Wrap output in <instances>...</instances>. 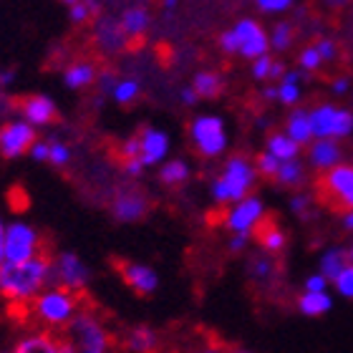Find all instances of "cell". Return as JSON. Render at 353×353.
Returning a JSON list of instances; mask_svg holds the SVG:
<instances>
[{"label":"cell","mask_w":353,"mask_h":353,"mask_svg":"<svg viewBox=\"0 0 353 353\" xmlns=\"http://www.w3.org/2000/svg\"><path fill=\"white\" fill-rule=\"evenodd\" d=\"M48 285H51V252L23 263H6V260L0 263V303L6 308V316L18 318L21 323L30 301Z\"/></svg>","instance_id":"6da1fadb"},{"label":"cell","mask_w":353,"mask_h":353,"mask_svg":"<svg viewBox=\"0 0 353 353\" xmlns=\"http://www.w3.org/2000/svg\"><path fill=\"white\" fill-rule=\"evenodd\" d=\"M83 301H86V293H74L61 285H48L30 301L23 323L51 333H63V328L81 310Z\"/></svg>","instance_id":"7a4b0ae2"},{"label":"cell","mask_w":353,"mask_h":353,"mask_svg":"<svg viewBox=\"0 0 353 353\" xmlns=\"http://www.w3.org/2000/svg\"><path fill=\"white\" fill-rule=\"evenodd\" d=\"M63 336L74 343L79 353H111L114 348V336L106 325V318L88 301H83L81 310L63 328Z\"/></svg>","instance_id":"3957f363"},{"label":"cell","mask_w":353,"mask_h":353,"mask_svg":"<svg viewBox=\"0 0 353 353\" xmlns=\"http://www.w3.org/2000/svg\"><path fill=\"white\" fill-rule=\"evenodd\" d=\"M258 182V170L248 157L237 154L230 157L225 167H222L220 176L212 182V199L217 205H232L237 199L248 197Z\"/></svg>","instance_id":"277c9868"},{"label":"cell","mask_w":353,"mask_h":353,"mask_svg":"<svg viewBox=\"0 0 353 353\" xmlns=\"http://www.w3.org/2000/svg\"><path fill=\"white\" fill-rule=\"evenodd\" d=\"M313 190V199H318L325 210L336 214L353 212V164H336L331 170L318 172Z\"/></svg>","instance_id":"5b68a950"},{"label":"cell","mask_w":353,"mask_h":353,"mask_svg":"<svg viewBox=\"0 0 353 353\" xmlns=\"http://www.w3.org/2000/svg\"><path fill=\"white\" fill-rule=\"evenodd\" d=\"M43 252H48V245L33 225L21 220L6 225V245H3L6 263H23V260L38 258Z\"/></svg>","instance_id":"8992f818"},{"label":"cell","mask_w":353,"mask_h":353,"mask_svg":"<svg viewBox=\"0 0 353 353\" xmlns=\"http://www.w3.org/2000/svg\"><path fill=\"white\" fill-rule=\"evenodd\" d=\"M190 139L192 147L199 157L214 159L228 149V129L225 121L214 114H202L190 124Z\"/></svg>","instance_id":"52a82bcc"},{"label":"cell","mask_w":353,"mask_h":353,"mask_svg":"<svg viewBox=\"0 0 353 353\" xmlns=\"http://www.w3.org/2000/svg\"><path fill=\"white\" fill-rule=\"evenodd\" d=\"M91 270L76 252H51V285H61L74 293H86Z\"/></svg>","instance_id":"ba28073f"},{"label":"cell","mask_w":353,"mask_h":353,"mask_svg":"<svg viewBox=\"0 0 353 353\" xmlns=\"http://www.w3.org/2000/svg\"><path fill=\"white\" fill-rule=\"evenodd\" d=\"M310 126L316 139H346L353 134V114L333 103H321L310 109Z\"/></svg>","instance_id":"9c48e42d"},{"label":"cell","mask_w":353,"mask_h":353,"mask_svg":"<svg viewBox=\"0 0 353 353\" xmlns=\"http://www.w3.org/2000/svg\"><path fill=\"white\" fill-rule=\"evenodd\" d=\"M36 139V126H30L26 119H6L0 124V157L3 159H21L28 154Z\"/></svg>","instance_id":"30bf717a"},{"label":"cell","mask_w":353,"mask_h":353,"mask_svg":"<svg viewBox=\"0 0 353 353\" xmlns=\"http://www.w3.org/2000/svg\"><path fill=\"white\" fill-rule=\"evenodd\" d=\"M265 205L258 197H248L237 199L228 210H222V225L232 232V235H252V230L258 228V222L265 217Z\"/></svg>","instance_id":"8fae6325"},{"label":"cell","mask_w":353,"mask_h":353,"mask_svg":"<svg viewBox=\"0 0 353 353\" xmlns=\"http://www.w3.org/2000/svg\"><path fill=\"white\" fill-rule=\"evenodd\" d=\"M232 33H235V41H237V53H240L243 59L255 61L270 51L268 30H265L258 21H252V18L237 21L235 26H232Z\"/></svg>","instance_id":"7c38bea8"},{"label":"cell","mask_w":353,"mask_h":353,"mask_svg":"<svg viewBox=\"0 0 353 353\" xmlns=\"http://www.w3.org/2000/svg\"><path fill=\"white\" fill-rule=\"evenodd\" d=\"M114 270H117L119 278L124 280L126 285L132 288L137 295H141V298L152 295L157 288H159V275H157L149 265H141V263H134V260L119 258V260H114Z\"/></svg>","instance_id":"4fadbf2b"},{"label":"cell","mask_w":353,"mask_h":353,"mask_svg":"<svg viewBox=\"0 0 353 353\" xmlns=\"http://www.w3.org/2000/svg\"><path fill=\"white\" fill-rule=\"evenodd\" d=\"M15 109H18V117L26 119L30 126H51L56 119H59V106L53 101L51 96L46 94H30L26 99L15 103Z\"/></svg>","instance_id":"5bb4252c"},{"label":"cell","mask_w":353,"mask_h":353,"mask_svg":"<svg viewBox=\"0 0 353 353\" xmlns=\"http://www.w3.org/2000/svg\"><path fill=\"white\" fill-rule=\"evenodd\" d=\"M137 137L139 144V162L144 167H157L164 162V157L170 154V134L157 129V126H141Z\"/></svg>","instance_id":"9a60e30c"},{"label":"cell","mask_w":353,"mask_h":353,"mask_svg":"<svg viewBox=\"0 0 353 353\" xmlns=\"http://www.w3.org/2000/svg\"><path fill=\"white\" fill-rule=\"evenodd\" d=\"M149 212V197L137 187L119 190L114 202H111V214L119 222H139Z\"/></svg>","instance_id":"2e32d148"},{"label":"cell","mask_w":353,"mask_h":353,"mask_svg":"<svg viewBox=\"0 0 353 353\" xmlns=\"http://www.w3.org/2000/svg\"><path fill=\"white\" fill-rule=\"evenodd\" d=\"M10 353H56L59 348V333L43 331L36 325H26V331L13 341Z\"/></svg>","instance_id":"e0dca14e"},{"label":"cell","mask_w":353,"mask_h":353,"mask_svg":"<svg viewBox=\"0 0 353 353\" xmlns=\"http://www.w3.org/2000/svg\"><path fill=\"white\" fill-rule=\"evenodd\" d=\"M250 237H255V240H258L260 250L268 252V255H280V252L285 250V245H288L285 230L280 228L270 214H265L263 220L258 222V228L252 230Z\"/></svg>","instance_id":"ac0fdd59"},{"label":"cell","mask_w":353,"mask_h":353,"mask_svg":"<svg viewBox=\"0 0 353 353\" xmlns=\"http://www.w3.org/2000/svg\"><path fill=\"white\" fill-rule=\"evenodd\" d=\"M341 159H343V152L336 139H313L308 144V164L313 170L325 172L341 164Z\"/></svg>","instance_id":"d6986e66"},{"label":"cell","mask_w":353,"mask_h":353,"mask_svg":"<svg viewBox=\"0 0 353 353\" xmlns=\"http://www.w3.org/2000/svg\"><path fill=\"white\" fill-rule=\"evenodd\" d=\"M121 348L126 353H157L159 351V336L149 325H134L124 333Z\"/></svg>","instance_id":"ffe728a7"},{"label":"cell","mask_w":353,"mask_h":353,"mask_svg":"<svg viewBox=\"0 0 353 353\" xmlns=\"http://www.w3.org/2000/svg\"><path fill=\"white\" fill-rule=\"evenodd\" d=\"M278 255H268L260 252L255 258H250L248 263V275L252 280H258L260 285H275L278 283Z\"/></svg>","instance_id":"44dd1931"},{"label":"cell","mask_w":353,"mask_h":353,"mask_svg":"<svg viewBox=\"0 0 353 353\" xmlns=\"http://www.w3.org/2000/svg\"><path fill=\"white\" fill-rule=\"evenodd\" d=\"M99 79V71L91 61H74L71 66H66L63 71V83L74 91H81V88L91 86V83Z\"/></svg>","instance_id":"7402d4cb"},{"label":"cell","mask_w":353,"mask_h":353,"mask_svg":"<svg viewBox=\"0 0 353 353\" xmlns=\"http://www.w3.org/2000/svg\"><path fill=\"white\" fill-rule=\"evenodd\" d=\"M285 134L295 144H310L316 139L313 137V126H310V111L308 109H295L285 121Z\"/></svg>","instance_id":"603a6c76"},{"label":"cell","mask_w":353,"mask_h":353,"mask_svg":"<svg viewBox=\"0 0 353 353\" xmlns=\"http://www.w3.org/2000/svg\"><path fill=\"white\" fill-rule=\"evenodd\" d=\"M331 308H333V298L328 295V290H318V293L303 290L301 298H298V310L308 318H321Z\"/></svg>","instance_id":"cb8c5ba5"},{"label":"cell","mask_w":353,"mask_h":353,"mask_svg":"<svg viewBox=\"0 0 353 353\" xmlns=\"http://www.w3.org/2000/svg\"><path fill=\"white\" fill-rule=\"evenodd\" d=\"M119 26L124 30L126 38H139L147 33L149 28V10L141 6H134V8H126L121 18H119Z\"/></svg>","instance_id":"d4e9b609"},{"label":"cell","mask_w":353,"mask_h":353,"mask_svg":"<svg viewBox=\"0 0 353 353\" xmlns=\"http://www.w3.org/2000/svg\"><path fill=\"white\" fill-rule=\"evenodd\" d=\"M265 152H270L275 159L285 162V159H298V157H301V144H295L285 132H278V134H270V137H268Z\"/></svg>","instance_id":"484cf974"},{"label":"cell","mask_w":353,"mask_h":353,"mask_svg":"<svg viewBox=\"0 0 353 353\" xmlns=\"http://www.w3.org/2000/svg\"><path fill=\"white\" fill-rule=\"evenodd\" d=\"M192 176L190 164L182 162V159H172V162H162L159 167V182L164 187H170V190H176V187H182L187 179Z\"/></svg>","instance_id":"4316f807"},{"label":"cell","mask_w":353,"mask_h":353,"mask_svg":"<svg viewBox=\"0 0 353 353\" xmlns=\"http://www.w3.org/2000/svg\"><path fill=\"white\" fill-rule=\"evenodd\" d=\"M346 265H348L346 248H331V250H325L323 255H321V268H318V272H321L328 283H333V278H336Z\"/></svg>","instance_id":"83f0119b"},{"label":"cell","mask_w":353,"mask_h":353,"mask_svg":"<svg viewBox=\"0 0 353 353\" xmlns=\"http://www.w3.org/2000/svg\"><path fill=\"white\" fill-rule=\"evenodd\" d=\"M96 41L106 48V51H119L121 46H124L126 36L124 30H121V26L114 21H101L99 26H96Z\"/></svg>","instance_id":"f1b7e54d"},{"label":"cell","mask_w":353,"mask_h":353,"mask_svg":"<svg viewBox=\"0 0 353 353\" xmlns=\"http://www.w3.org/2000/svg\"><path fill=\"white\" fill-rule=\"evenodd\" d=\"M192 88L197 91L199 99H217L222 94L225 83H222V76L214 74V71H199L194 76V81H192Z\"/></svg>","instance_id":"f546056e"},{"label":"cell","mask_w":353,"mask_h":353,"mask_svg":"<svg viewBox=\"0 0 353 353\" xmlns=\"http://www.w3.org/2000/svg\"><path fill=\"white\" fill-rule=\"evenodd\" d=\"M275 182H280L283 187H301L305 182V167H303L301 159H285V162H280Z\"/></svg>","instance_id":"4dcf8cb0"},{"label":"cell","mask_w":353,"mask_h":353,"mask_svg":"<svg viewBox=\"0 0 353 353\" xmlns=\"http://www.w3.org/2000/svg\"><path fill=\"white\" fill-rule=\"evenodd\" d=\"M301 99V74L298 71H285L278 83V101L285 106H293Z\"/></svg>","instance_id":"1f68e13d"},{"label":"cell","mask_w":353,"mask_h":353,"mask_svg":"<svg viewBox=\"0 0 353 353\" xmlns=\"http://www.w3.org/2000/svg\"><path fill=\"white\" fill-rule=\"evenodd\" d=\"M141 94V86L139 81H134V79H121V81L114 83V88H111V99L117 103H121V106H126V103H134L137 99H139Z\"/></svg>","instance_id":"d6a6232c"},{"label":"cell","mask_w":353,"mask_h":353,"mask_svg":"<svg viewBox=\"0 0 353 353\" xmlns=\"http://www.w3.org/2000/svg\"><path fill=\"white\" fill-rule=\"evenodd\" d=\"M71 147H68L66 141L61 139H48V159L46 162L51 164V167H59V170H63V167H68L71 164Z\"/></svg>","instance_id":"836d02e7"},{"label":"cell","mask_w":353,"mask_h":353,"mask_svg":"<svg viewBox=\"0 0 353 353\" xmlns=\"http://www.w3.org/2000/svg\"><path fill=\"white\" fill-rule=\"evenodd\" d=\"M293 26L290 23H275V28H272V33L268 38H270V48H275V51H288L290 46H293Z\"/></svg>","instance_id":"e575fe53"},{"label":"cell","mask_w":353,"mask_h":353,"mask_svg":"<svg viewBox=\"0 0 353 353\" xmlns=\"http://www.w3.org/2000/svg\"><path fill=\"white\" fill-rule=\"evenodd\" d=\"M99 13V3L96 0H79V3H74L71 6V21L74 23H86L91 21L94 15Z\"/></svg>","instance_id":"d590c367"},{"label":"cell","mask_w":353,"mask_h":353,"mask_svg":"<svg viewBox=\"0 0 353 353\" xmlns=\"http://www.w3.org/2000/svg\"><path fill=\"white\" fill-rule=\"evenodd\" d=\"M333 285H336V290H339L343 298L353 301V265L351 263H348L346 268L333 278Z\"/></svg>","instance_id":"8d00e7d4"},{"label":"cell","mask_w":353,"mask_h":353,"mask_svg":"<svg viewBox=\"0 0 353 353\" xmlns=\"http://www.w3.org/2000/svg\"><path fill=\"white\" fill-rule=\"evenodd\" d=\"M298 63H301L303 71H318L321 63H323V59H321V53H318L316 46H305L301 51V56H298Z\"/></svg>","instance_id":"74e56055"},{"label":"cell","mask_w":353,"mask_h":353,"mask_svg":"<svg viewBox=\"0 0 353 353\" xmlns=\"http://www.w3.org/2000/svg\"><path fill=\"white\" fill-rule=\"evenodd\" d=\"M278 167H280V159H275L270 152H263V154H258V162H255V170H258V174L275 179V174H278Z\"/></svg>","instance_id":"f35d334b"},{"label":"cell","mask_w":353,"mask_h":353,"mask_svg":"<svg viewBox=\"0 0 353 353\" xmlns=\"http://www.w3.org/2000/svg\"><path fill=\"white\" fill-rule=\"evenodd\" d=\"M272 63L275 61L265 53V56H260V59L252 61V76L258 79V81H265V79H270V71H272Z\"/></svg>","instance_id":"ab89813d"},{"label":"cell","mask_w":353,"mask_h":353,"mask_svg":"<svg viewBox=\"0 0 353 353\" xmlns=\"http://www.w3.org/2000/svg\"><path fill=\"white\" fill-rule=\"evenodd\" d=\"M316 199L310 197V194H295L293 199H290V210H293L298 217H303V220H308V210L310 205H313Z\"/></svg>","instance_id":"60d3db41"},{"label":"cell","mask_w":353,"mask_h":353,"mask_svg":"<svg viewBox=\"0 0 353 353\" xmlns=\"http://www.w3.org/2000/svg\"><path fill=\"white\" fill-rule=\"evenodd\" d=\"M293 3L295 0H255V6H258L263 13H285Z\"/></svg>","instance_id":"b9f144b4"},{"label":"cell","mask_w":353,"mask_h":353,"mask_svg":"<svg viewBox=\"0 0 353 353\" xmlns=\"http://www.w3.org/2000/svg\"><path fill=\"white\" fill-rule=\"evenodd\" d=\"M303 290H310V293L328 290V280H325L321 272H313V275H308V278H305V283H303Z\"/></svg>","instance_id":"7bdbcfd3"},{"label":"cell","mask_w":353,"mask_h":353,"mask_svg":"<svg viewBox=\"0 0 353 353\" xmlns=\"http://www.w3.org/2000/svg\"><path fill=\"white\" fill-rule=\"evenodd\" d=\"M318 48V53H321V59H323V63L325 61H333L336 59V43H333V41H328V38H321V41H316V43H313Z\"/></svg>","instance_id":"ee69618b"},{"label":"cell","mask_w":353,"mask_h":353,"mask_svg":"<svg viewBox=\"0 0 353 353\" xmlns=\"http://www.w3.org/2000/svg\"><path fill=\"white\" fill-rule=\"evenodd\" d=\"M30 159H36V162H46L48 159V139H36L33 141V147H30Z\"/></svg>","instance_id":"f6af8a7d"},{"label":"cell","mask_w":353,"mask_h":353,"mask_svg":"<svg viewBox=\"0 0 353 353\" xmlns=\"http://www.w3.org/2000/svg\"><path fill=\"white\" fill-rule=\"evenodd\" d=\"M190 353H225V343H220V341L210 339V341H205L202 346L192 348Z\"/></svg>","instance_id":"bcb514c9"},{"label":"cell","mask_w":353,"mask_h":353,"mask_svg":"<svg viewBox=\"0 0 353 353\" xmlns=\"http://www.w3.org/2000/svg\"><path fill=\"white\" fill-rule=\"evenodd\" d=\"M220 48L225 53H237V41H235V33H232V28L225 30L220 36Z\"/></svg>","instance_id":"7dc6e473"},{"label":"cell","mask_w":353,"mask_h":353,"mask_svg":"<svg viewBox=\"0 0 353 353\" xmlns=\"http://www.w3.org/2000/svg\"><path fill=\"white\" fill-rule=\"evenodd\" d=\"M96 81L101 83V91L111 94V88H114V83H117V76L111 74V71H106V74H99V79H96Z\"/></svg>","instance_id":"c3c4849f"},{"label":"cell","mask_w":353,"mask_h":353,"mask_svg":"<svg viewBox=\"0 0 353 353\" xmlns=\"http://www.w3.org/2000/svg\"><path fill=\"white\" fill-rule=\"evenodd\" d=\"M248 240H250V235H232V240H230V252H240V250H245V245H248Z\"/></svg>","instance_id":"681fc988"},{"label":"cell","mask_w":353,"mask_h":353,"mask_svg":"<svg viewBox=\"0 0 353 353\" xmlns=\"http://www.w3.org/2000/svg\"><path fill=\"white\" fill-rule=\"evenodd\" d=\"M179 99H182V103H187V106H194L199 96H197V91H194V88L187 86V88H182V94H179Z\"/></svg>","instance_id":"f907efd6"},{"label":"cell","mask_w":353,"mask_h":353,"mask_svg":"<svg viewBox=\"0 0 353 353\" xmlns=\"http://www.w3.org/2000/svg\"><path fill=\"white\" fill-rule=\"evenodd\" d=\"M56 353H79V351H76V346L63 336V333H59V348H56Z\"/></svg>","instance_id":"816d5d0a"},{"label":"cell","mask_w":353,"mask_h":353,"mask_svg":"<svg viewBox=\"0 0 353 353\" xmlns=\"http://www.w3.org/2000/svg\"><path fill=\"white\" fill-rule=\"evenodd\" d=\"M283 74H285V66H283L280 61H275V63H272V71H270V79H280Z\"/></svg>","instance_id":"f5cc1de1"},{"label":"cell","mask_w":353,"mask_h":353,"mask_svg":"<svg viewBox=\"0 0 353 353\" xmlns=\"http://www.w3.org/2000/svg\"><path fill=\"white\" fill-rule=\"evenodd\" d=\"M3 245H6V222L0 220V263L6 260V255H3Z\"/></svg>","instance_id":"db71d44e"},{"label":"cell","mask_w":353,"mask_h":353,"mask_svg":"<svg viewBox=\"0 0 353 353\" xmlns=\"http://www.w3.org/2000/svg\"><path fill=\"white\" fill-rule=\"evenodd\" d=\"M333 91H336V94H346V91H348V81H346V79H341V81L333 83Z\"/></svg>","instance_id":"11a10c76"},{"label":"cell","mask_w":353,"mask_h":353,"mask_svg":"<svg viewBox=\"0 0 353 353\" xmlns=\"http://www.w3.org/2000/svg\"><path fill=\"white\" fill-rule=\"evenodd\" d=\"M343 217V228L348 230V232H353V212H346V214H341Z\"/></svg>","instance_id":"9f6ffc18"},{"label":"cell","mask_w":353,"mask_h":353,"mask_svg":"<svg viewBox=\"0 0 353 353\" xmlns=\"http://www.w3.org/2000/svg\"><path fill=\"white\" fill-rule=\"evenodd\" d=\"M263 96H265V99H270V101H272V99H278V86H268L263 91Z\"/></svg>","instance_id":"6f0895ef"},{"label":"cell","mask_w":353,"mask_h":353,"mask_svg":"<svg viewBox=\"0 0 353 353\" xmlns=\"http://www.w3.org/2000/svg\"><path fill=\"white\" fill-rule=\"evenodd\" d=\"M225 353H255V351H248L243 346H225Z\"/></svg>","instance_id":"680465c9"},{"label":"cell","mask_w":353,"mask_h":353,"mask_svg":"<svg viewBox=\"0 0 353 353\" xmlns=\"http://www.w3.org/2000/svg\"><path fill=\"white\" fill-rule=\"evenodd\" d=\"M164 8H167V10H172V8H176V0H164Z\"/></svg>","instance_id":"91938a15"},{"label":"cell","mask_w":353,"mask_h":353,"mask_svg":"<svg viewBox=\"0 0 353 353\" xmlns=\"http://www.w3.org/2000/svg\"><path fill=\"white\" fill-rule=\"evenodd\" d=\"M61 3H66V6H74V3H79V0H61Z\"/></svg>","instance_id":"94428289"},{"label":"cell","mask_w":353,"mask_h":353,"mask_svg":"<svg viewBox=\"0 0 353 353\" xmlns=\"http://www.w3.org/2000/svg\"><path fill=\"white\" fill-rule=\"evenodd\" d=\"M0 353H10V348H8V346H0Z\"/></svg>","instance_id":"6125c7cd"},{"label":"cell","mask_w":353,"mask_h":353,"mask_svg":"<svg viewBox=\"0 0 353 353\" xmlns=\"http://www.w3.org/2000/svg\"><path fill=\"white\" fill-rule=\"evenodd\" d=\"M351 265H353V263H351Z\"/></svg>","instance_id":"be15d7a7"}]
</instances>
